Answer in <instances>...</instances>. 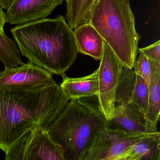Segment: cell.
Returning a JSON list of instances; mask_svg holds the SVG:
<instances>
[{"instance_id":"cell-2","label":"cell","mask_w":160,"mask_h":160,"mask_svg":"<svg viewBox=\"0 0 160 160\" xmlns=\"http://www.w3.org/2000/svg\"><path fill=\"white\" fill-rule=\"evenodd\" d=\"M11 32L21 55L51 74L62 76L76 59L73 31L63 16L16 26Z\"/></svg>"},{"instance_id":"cell-18","label":"cell","mask_w":160,"mask_h":160,"mask_svg":"<svg viewBox=\"0 0 160 160\" xmlns=\"http://www.w3.org/2000/svg\"><path fill=\"white\" fill-rule=\"evenodd\" d=\"M137 61L134 64V72L141 77L149 86L151 75L152 60L148 58L143 53L140 52Z\"/></svg>"},{"instance_id":"cell-11","label":"cell","mask_w":160,"mask_h":160,"mask_svg":"<svg viewBox=\"0 0 160 160\" xmlns=\"http://www.w3.org/2000/svg\"><path fill=\"white\" fill-rule=\"evenodd\" d=\"M76 48L78 53L101 60L104 41L99 32L90 23H83L73 29Z\"/></svg>"},{"instance_id":"cell-12","label":"cell","mask_w":160,"mask_h":160,"mask_svg":"<svg viewBox=\"0 0 160 160\" xmlns=\"http://www.w3.org/2000/svg\"><path fill=\"white\" fill-rule=\"evenodd\" d=\"M62 77V82L59 86L69 100L97 96L99 91L97 70L83 77L73 78L65 74Z\"/></svg>"},{"instance_id":"cell-19","label":"cell","mask_w":160,"mask_h":160,"mask_svg":"<svg viewBox=\"0 0 160 160\" xmlns=\"http://www.w3.org/2000/svg\"><path fill=\"white\" fill-rule=\"evenodd\" d=\"M143 53L148 58L160 62V41L144 48H138V53Z\"/></svg>"},{"instance_id":"cell-9","label":"cell","mask_w":160,"mask_h":160,"mask_svg":"<svg viewBox=\"0 0 160 160\" xmlns=\"http://www.w3.org/2000/svg\"><path fill=\"white\" fill-rule=\"evenodd\" d=\"M63 0H12L6 10V23L23 25L46 18Z\"/></svg>"},{"instance_id":"cell-4","label":"cell","mask_w":160,"mask_h":160,"mask_svg":"<svg viewBox=\"0 0 160 160\" xmlns=\"http://www.w3.org/2000/svg\"><path fill=\"white\" fill-rule=\"evenodd\" d=\"M84 23L94 27L123 67L133 69L141 37L129 0H95Z\"/></svg>"},{"instance_id":"cell-15","label":"cell","mask_w":160,"mask_h":160,"mask_svg":"<svg viewBox=\"0 0 160 160\" xmlns=\"http://www.w3.org/2000/svg\"><path fill=\"white\" fill-rule=\"evenodd\" d=\"M66 20L74 29L86 22L95 0H65Z\"/></svg>"},{"instance_id":"cell-10","label":"cell","mask_w":160,"mask_h":160,"mask_svg":"<svg viewBox=\"0 0 160 160\" xmlns=\"http://www.w3.org/2000/svg\"><path fill=\"white\" fill-rule=\"evenodd\" d=\"M111 122L113 128L132 134H152L159 132L157 127L149 122L139 108L129 101L115 104Z\"/></svg>"},{"instance_id":"cell-5","label":"cell","mask_w":160,"mask_h":160,"mask_svg":"<svg viewBox=\"0 0 160 160\" xmlns=\"http://www.w3.org/2000/svg\"><path fill=\"white\" fill-rule=\"evenodd\" d=\"M6 160H64L61 148L47 130L36 126L25 132L8 149Z\"/></svg>"},{"instance_id":"cell-7","label":"cell","mask_w":160,"mask_h":160,"mask_svg":"<svg viewBox=\"0 0 160 160\" xmlns=\"http://www.w3.org/2000/svg\"><path fill=\"white\" fill-rule=\"evenodd\" d=\"M148 135L129 133L108 127L100 133L83 160H122L134 144Z\"/></svg>"},{"instance_id":"cell-6","label":"cell","mask_w":160,"mask_h":160,"mask_svg":"<svg viewBox=\"0 0 160 160\" xmlns=\"http://www.w3.org/2000/svg\"><path fill=\"white\" fill-rule=\"evenodd\" d=\"M98 71L99 108L108 122L112 119L116 104V94L121 78V62L110 47L104 43L103 51Z\"/></svg>"},{"instance_id":"cell-20","label":"cell","mask_w":160,"mask_h":160,"mask_svg":"<svg viewBox=\"0 0 160 160\" xmlns=\"http://www.w3.org/2000/svg\"><path fill=\"white\" fill-rule=\"evenodd\" d=\"M6 23V14L3 9L0 6V32L4 33V28Z\"/></svg>"},{"instance_id":"cell-8","label":"cell","mask_w":160,"mask_h":160,"mask_svg":"<svg viewBox=\"0 0 160 160\" xmlns=\"http://www.w3.org/2000/svg\"><path fill=\"white\" fill-rule=\"evenodd\" d=\"M55 83L48 71L30 62L0 72V91L39 89Z\"/></svg>"},{"instance_id":"cell-3","label":"cell","mask_w":160,"mask_h":160,"mask_svg":"<svg viewBox=\"0 0 160 160\" xmlns=\"http://www.w3.org/2000/svg\"><path fill=\"white\" fill-rule=\"evenodd\" d=\"M108 122L98 107L86 98L70 100L47 130L63 152L64 160H83Z\"/></svg>"},{"instance_id":"cell-1","label":"cell","mask_w":160,"mask_h":160,"mask_svg":"<svg viewBox=\"0 0 160 160\" xmlns=\"http://www.w3.org/2000/svg\"><path fill=\"white\" fill-rule=\"evenodd\" d=\"M69 101L57 83L39 89L0 91V149L5 153L36 126L47 130Z\"/></svg>"},{"instance_id":"cell-21","label":"cell","mask_w":160,"mask_h":160,"mask_svg":"<svg viewBox=\"0 0 160 160\" xmlns=\"http://www.w3.org/2000/svg\"><path fill=\"white\" fill-rule=\"evenodd\" d=\"M12 0H0V6L3 9L7 10Z\"/></svg>"},{"instance_id":"cell-16","label":"cell","mask_w":160,"mask_h":160,"mask_svg":"<svg viewBox=\"0 0 160 160\" xmlns=\"http://www.w3.org/2000/svg\"><path fill=\"white\" fill-rule=\"evenodd\" d=\"M0 61L5 69L16 68L24 64L15 42L0 32Z\"/></svg>"},{"instance_id":"cell-14","label":"cell","mask_w":160,"mask_h":160,"mask_svg":"<svg viewBox=\"0 0 160 160\" xmlns=\"http://www.w3.org/2000/svg\"><path fill=\"white\" fill-rule=\"evenodd\" d=\"M148 106L146 119L157 127L160 114V62L152 60L150 82L148 86Z\"/></svg>"},{"instance_id":"cell-13","label":"cell","mask_w":160,"mask_h":160,"mask_svg":"<svg viewBox=\"0 0 160 160\" xmlns=\"http://www.w3.org/2000/svg\"><path fill=\"white\" fill-rule=\"evenodd\" d=\"M122 160H160V133L144 137L125 153Z\"/></svg>"},{"instance_id":"cell-17","label":"cell","mask_w":160,"mask_h":160,"mask_svg":"<svg viewBox=\"0 0 160 160\" xmlns=\"http://www.w3.org/2000/svg\"><path fill=\"white\" fill-rule=\"evenodd\" d=\"M148 86L141 77L136 75L129 101L135 105L145 116L148 106Z\"/></svg>"}]
</instances>
